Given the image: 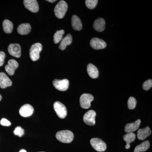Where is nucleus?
Masks as SVG:
<instances>
[{"mask_svg":"<svg viewBox=\"0 0 152 152\" xmlns=\"http://www.w3.org/2000/svg\"><path fill=\"white\" fill-rule=\"evenodd\" d=\"M56 137L61 142L69 143L73 140L74 136L73 133L70 131L63 130L56 133Z\"/></svg>","mask_w":152,"mask_h":152,"instance_id":"nucleus-1","label":"nucleus"},{"mask_svg":"<svg viewBox=\"0 0 152 152\" xmlns=\"http://www.w3.org/2000/svg\"><path fill=\"white\" fill-rule=\"evenodd\" d=\"M68 10V4L64 1H60L54 9L55 15L59 19H62Z\"/></svg>","mask_w":152,"mask_h":152,"instance_id":"nucleus-2","label":"nucleus"},{"mask_svg":"<svg viewBox=\"0 0 152 152\" xmlns=\"http://www.w3.org/2000/svg\"><path fill=\"white\" fill-rule=\"evenodd\" d=\"M42 46L39 43L34 44L30 50V56L32 61H37L39 59L40 53L42 51Z\"/></svg>","mask_w":152,"mask_h":152,"instance_id":"nucleus-3","label":"nucleus"},{"mask_svg":"<svg viewBox=\"0 0 152 152\" xmlns=\"http://www.w3.org/2000/svg\"><path fill=\"white\" fill-rule=\"evenodd\" d=\"M91 145L96 151L98 152L104 151L107 148L105 143L101 139L94 138L90 141Z\"/></svg>","mask_w":152,"mask_h":152,"instance_id":"nucleus-4","label":"nucleus"},{"mask_svg":"<svg viewBox=\"0 0 152 152\" xmlns=\"http://www.w3.org/2000/svg\"><path fill=\"white\" fill-rule=\"evenodd\" d=\"M94 99V97L92 95L90 94H83L80 98L81 107L83 109H88L91 107V102Z\"/></svg>","mask_w":152,"mask_h":152,"instance_id":"nucleus-5","label":"nucleus"},{"mask_svg":"<svg viewBox=\"0 0 152 152\" xmlns=\"http://www.w3.org/2000/svg\"><path fill=\"white\" fill-rule=\"evenodd\" d=\"M54 109L58 116L61 118H64L67 115V109L65 106L60 102H56L54 104Z\"/></svg>","mask_w":152,"mask_h":152,"instance_id":"nucleus-6","label":"nucleus"},{"mask_svg":"<svg viewBox=\"0 0 152 152\" xmlns=\"http://www.w3.org/2000/svg\"><path fill=\"white\" fill-rule=\"evenodd\" d=\"M69 81L67 79H63L60 80L55 79L53 81V85L56 89L58 91H64L69 88Z\"/></svg>","mask_w":152,"mask_h":152,"instance_id":"nucleus-7","label":"nucleus"},{"mask_svg":"<svg viewBox=\"0 0 152 152\" xmlns=\"http://www.w3.org/2000/svg\"><path fill=\"white\" fill-rule=\"evenodd\" d=\"M96 115V112L93 110L87 112L83 117V121L85 124L89 126H94L96 123L95 118Z\"/></svg>","mask_w":152,"mask_h":152,"instance_id":"nucleus-8","label":"nucleus"},{"mask_svg":"<svg viewBox=\"0 0 152 152\" xmlns=\"http://www.w3.org/2000/svg\"><path fill=\"white\" fill-rule=\"evenodd\" d=\"M10 54L16 58H20L21 55L20 46L18 44H11L8 47Z\"/></svg>","mask_w":152,"mask_h":152,"instance_id":"nucleus-9","label":"nucleus"},{"mask_svg":"<svg viewBox=\"0 0 152 152\" xmlns=\"http://www.w3.org/2000/svg\"><path fill=\"white\" fill-rule=\"evenodd\" d=\"M23 3L25 7L31 12L36 13L39 11V6L36 0H25Z\"/></svg>","mask_w":152,"mask_h":152,"instance_id":"nucleus-10","label":"nucleus"},{"mask_svg":"<svg viewBox=\"0 0 152 152\" xmlns=\"http://www.w3.org/2000/svg\"><path fill=\"white\" fill-rule=\"evenodd\" d=\"M90 45L95 50L104 49L107 46V44L104 41L98 38H94L91 39Z\"/></svg>","mask_w":152,"mask_h":152,"instance_id":"nucleus-11","label":"nucleus"},{"mask_svg":"<svg viewBox=\"0 0 152 152\" xmlns=\"http://www.w3.org/2000/svg\"><path fill=\"white\" fill-rule=\"evenodd\" d=\"M34 112V108L29 104H26L22 106L19 110L20 115L23 117L30 116L32 115Z\"/></svg>","mask_w":152,"mask_h":152,"instance_id":"nucleus-12","label":"nucleus"},{"mask_svg":"<svg viewBox=\"0 0 152 152\" xmlns=\"http://www.w3.org/2000/svg\"><path fill=\"white\" fill-rule=\"evenodd\" d=\"M19 64L16 61L11 59L9 61L8 65L5 66V70L10 75H13L15 74V71L18 67Z\"/></svg>","mask_w":152,"mask_h":152,"instance_id":"nucleus-13","label":"nucleus"},{"mask_svg":"<svg viewBox=\"0 0 152 152\" xmlns=\"http://www.w3.org/2000/svg\"><path fill=\"white\" fill-rule=\"evenodd\" d=\"M12 85V81L7 75L4 72H0V87L1 88H5Z\"/></svg>","mask_w":152,"mask_h":152,"instance_id":"nucleus-14","label":"nucleus"},{"mask_svg":"<svg viewBox=\"0 0 152 152\" xmlns=\"http://www.w3.org/2000/svg\"><path fill=\"white\" fill-rule=\"evenodd\" d=\"M141 124V120H137L134 122L127 124L125 128V131L127 133H133L138 129Z\"/></svg>","mask_w":152,"mask_h":152,"instance_id":"nucleus-15","label":"nucleus"},{"mask_svg":"<svg viewBox=\"0 0 152 152\" xmlns=\"http://www.w3.org/2000/svg\"><path fill=\"white\" fill-rule=\"evenodd\" d=\"M105 21L102 18H99L96 20L94 23V28L99 32L103 31L105 28Z\"/></svg>","mask_w":152,"mask_h":152,"instance_id":"nucleus-16","label":"nucleus"},{"mask_svg":"<svg viewBox=\"0 0 152 152\" xmlns=\"http://www.w3.org/2000/svg\"><path fill=\"white\" fill-rule=\"evenodd\" d=\"M152 132L148 126L143 129H140L137 132V137L139 140H142L151 135Z\"/></svg>","mask_w":152,"mask_h":152,"instance_id":"nucleus-17","label":"nucleus"},{"mask_svg":"<svg viewBox=\"0 0 152 152\" xmlns=\"http://www.w3.org/2000/svg\"><path fill=\"white\" fill-rule=\"evenodd\" d=\"M87 71L89 75L92 79H96L99 77V72L96 66L91 64L87 66Z\"/></svg>","mask_w":152,"mask_h":152,"instance_id":"nucleus-18","label":"nucleus"},{"mask_svg":"<svg viewBox=\"0 0 152 152\" xmlns=\"http://www.w3.org/2000/svg\"><path fill=\"white\" fill-rule=\"evenodd\" d=\"M31 30V27L29 23L21 24L17 28L18 33L22 35H25L28 34Z\"/></svg>","mask_w":152,"mask_h":152,"instance_id":"nucleus-19","label":"nucleus"},{"mask_svg":"<svg viewBox=\"0 0 152 152\" xmlns=\"http://www.w3.org/2000/svg\"><path fill=\"white\" fill-rule=\"evenodd\" d=\"M72 27L76 31H80L83 27L81 21L77 16L74 15L72 18Z\"/></svg>","mask_w":152,"mask_h":152,"instance_id":"nucleus-20","label":"nucleus"},{"mask_svg":"<svg viewBox=\"0 0 152 152\" xmlns=\"http://www.w3.org/2000/svg\"><path fill=\"white\" fill-rule=\"evenodd\" d=\"M72 36L70 34H69L61 41V43L59 46V49L62 50H65L67 46L69 45L72 44Z\"/></svg>","mask_w":152,"mask_h":152,"instance_id":"nucleus-21","label":"nucleus"},{"mask_svg":"<svg viewBox=\"0 0 152 152\" xmlns=\"http://www.w3.org/2000/svg\"><path fill=\"white\" fill-rule=\"evenodd\" d=\"M124 140L126 142V149H129L130 148V143L135 140L136 138L135 134L134 133H128L124 135Z\"/></svg>","mask_w":152,"mask_h":152,"instance_id":"nucleus-22","label":"nucleus"},{"mask_svg":"<svg viewBox=\"0 0 152 152\" xmlns=\"http://www.w3.org/2000/svg\"><path fill=\"white\" fill-rule=\"evenodd\" d=\"M3 27L4 31L7 34H10L13 29L12 23L8 20H5L3 21Z\"/></svg>","mask_w":152,"mask_h":152,"instance_id":"nucleus-23","label":"nucleus"},{"mask_svg":"<svg viewBox=\"0 0 152 152\" xmlns=\"http://www.w3.org/2000/svg\"><path fill=\"white\" fill-rule=\"evenodd\" d=\"M150 144L148 141H145L137 146L134 150V152H145L150 148Z\"/></svg>","mask_w":152,"mask_h":152,"instance_id":"nucleus-24","label":"nucleus"},{"mask_svg":"<svg viewBox=\"0 0 152 152\" xmlns=\"http://www.w3.org/2000/svg\"><path fill=\"white\" fill-rule=\"evenodd\" d=\"M64 33L65 31L64 30H60L56 32L54 35V42L55 44L61 42Z\"/></svg>","mask_w":152,"mask_h":152,"instance_id":"nucleus-25","label":"nucleus"},{"mask_svg":"<svg viewBox=\"0 0 152 152\" xmlns=\"http://www.w3.org/2000/svg\"><path fill=\"white\" fill-rule=\"evenodd\" d=\"M98 2L97 0H86V6L89 9L93 10L96 7Z\"/></svg>","mask_w":152,"mask_h":152,"instance_id":"nucleus-26","label":"nucleus"},{"mask_svg":"<svg viewBox=\"0 0 152 152\" xmlns=\"http://www.w3.org/2000/svg\"><path fill=\"white\" fill-rule=\"evenodd\" d=\"M137 103L135 98L133 97H130L129 98L128 102V108L130 110H133L135 108Z\"/></svg>","mask_w":152,"mask_h":152,"instance_id":"nucleus-27","label":"nucleus"},{"mask_svg":"<svg viewBox=\"0 0 152 152\" xmlns=\"http://www.w3.org/2000/svg\"><path fill=\"white\" fill-rule=\"evenodd\" d=\"M24 132V130L22 129L20 126L17 127L14 131V134L19 137H21L23 135Z\"/></svg>","mask_w":152,"mask_h":152,"instance_id":"nucleus-28","label":"nucleus"},{"mask_svg":"<svg viewBox=\"0 0 152 152\" xmlns=\"http://www.w3.org/2000/svg\"><path fill=\"white\" fill-rule=\"evenodd\" d=\"M152 86V80H147L145 82H144L143 84V88L145 91H148L151 88Z\"/></svg>","mask_w":152,"mask_h":152,"instance_id":"nucleus-29","label":"nucleus"},{"mask_svg":"<svg viewBox=\"0 0 152 152\" xmlns=\"http://www.w3.org/2000/svg\"><path fill=\"white\" fill-rule=\"evenodd\" d=\"M5 57V53L4 52H0V66H1L4 64Z\"/></svg>","mask_w":152,"mask_h":152,"instance_id":"nucleus-30","label":"nucleus"},{"mask_svg":"<svg viewBox=\"0 0 152 152\" xmlns=\"http://www.w3.org/2000/svg\"><path fill=\"white\" fill-rule=\"evenodd\" d=\"M0 124L3 126H9L11 125V123L10 121L7 120L6 118H2L1 120Z\"/></svg>","mask_w":152,"mask_h":152,"instance_id":"nucleus-31","label":"nucleus"},{"mask_svg":"<svg viewBox=\"0 0 152 152\" xmlns=\"http://www.w3.org/2000/svg\"><path fill=\"white\" fill-rule=\"evenodd\" d=\"M48 1L50 3H54L56 1V0H49V1Z\"/></svg>","mask_w":152,"mask_h":152,"instance_id":"nucleus-32","label":"nucleus"},{"mask_svg":"<svg viewBox=\"0 0 152 152\" xmlns=\"http://www.w3.org/2000/svg\"><path fill=\"white\" fill-rule=\"evenodd\" d=\"M19 152H27V151L25 150L22 149Z\"/></svg>","mask_w":152,"mask_h":152,"instance_id":"nucleus-33","label":"nucleus"},{"mask_svg":"<svg viewBox=\"0 0 152 152\" xmlns=\"http://www.w3.org/2000/svg\"><path fill=\"white\" fill-rule=\"evenodd\" d=\"M2 99V96H1V95L0 94V101Z\"/></svg>","mask_w":152,"mask_h":152,"instance_id":"nucleus-34","label":"nucleus"},{"mask_svg":"<svg viewBox=\"0 0 152 152\" xmlns=\"http://www.w3.org/2000/svg\"></svg>","mask_w":152,"mask_h":152,"instance_id":"nucleus-35","label":"nucleus"}]
</instances>
